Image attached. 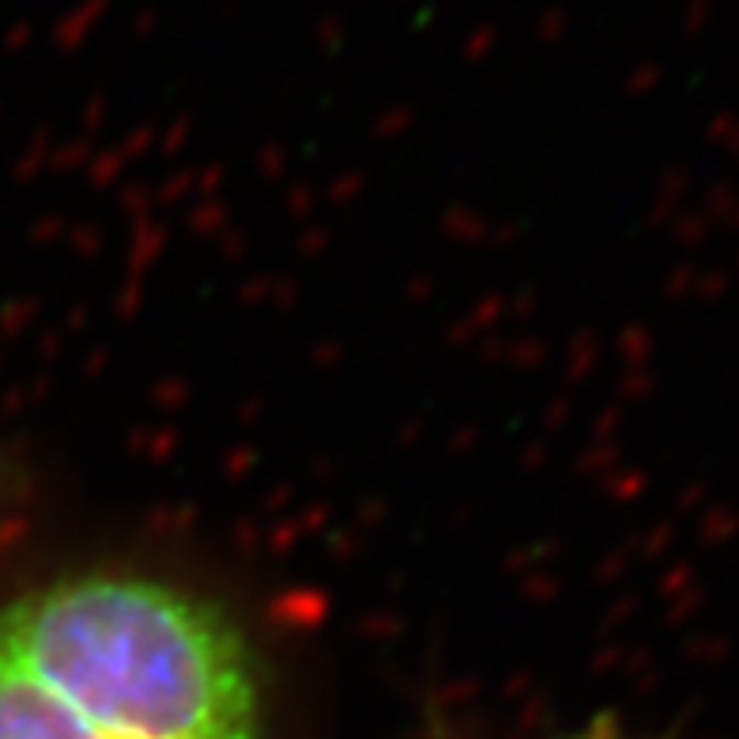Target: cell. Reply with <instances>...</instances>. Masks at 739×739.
<instances>
[{
    "label": "cell",
    "instance_id": "6da1fadb",
    "mask_svg": "<svg viewBox=\"0 0 739 739\" xmlns=\"http://www.w3.org/2000/svg\"><path fill=\"white\" fill-rule=\"evenodd\" d=\"M257 736V664L219 607L125 574L0 607V739Z\"/></svg>",
    "mask_w": 739,
    "mask_h": 739
},
{
    "label": "cell",
    "instance_id": "7a4b0ae2",
    "mask_svg": "<svg viewBox=\"0 0 739 739\" xmlns=\"http://www.w3.org/2000/svg\"><path fill=\"white\" fill-rule=\"evenodd\" d=\"M577 739H622L615 728H607V725H600V728H588L585 736H577Z\"/></svg>",
    "mask_w": 739,
    "mask_h": 739
}]
</instances>
